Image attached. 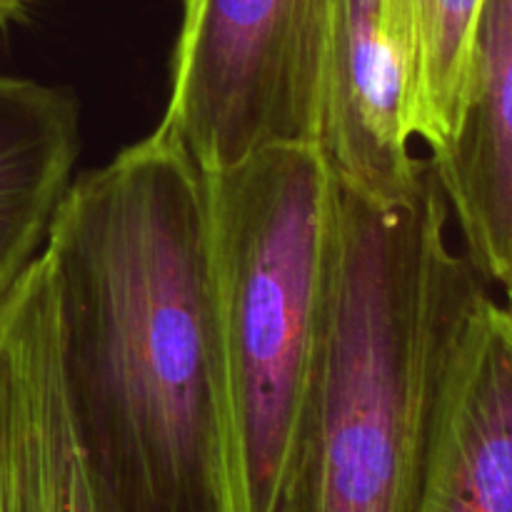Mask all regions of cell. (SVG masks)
I'll list each match as a JSON object with an SVG mask.
<instances>
[{
    "mask_svg": "<svg viewBox=\"0 0 512 512\" xmlns=\"http://www.w3.org/2000/svg\"><path fill=\"white\" fill-rule=\"evenodd\" d=\"M65 398L115 512H218L203 173L158 128L75 178L43 248Z\"/></svg>",
    "mask_w": 512,
    "mask_h": 512,
    "instance_id": "1",
    "label": "cell"
},
{
    "mask_svg": "<svg viewBox=\"0 0 512 512\" xmlns=\"http://www.w3.org/2000/svg\"><path fill=\"white\" fill-rule=\"evenodd\" d=\"M428 160L405 203L340 190L333 303L283 512H415L445 380L488 283Z\"/></svg>",
    "mask_w": 512,
    "mask_h": 512,
    "instance_id": "2",
    "label": "cell"
},
{
    "mask_svg": "<svg viewBox=\"0 0 512 512\" xmlns=\"http://www.w3.org/2000/svg\"><path fill=\"white\" fill-rule=\"evenodd\" d=\"M220 390L218 512H283L333 303L340 185L318 145L203 173Z\"/></svg>",
    "mask_w": 512,
    "mask_h": 512,
    "instance_id": "3",
    "label": "cell"
},
{
    "mask_svg": "<svg viewBox=\"0 0 512 512\" xmlns=\"http://www.w3.org/2000/svg\"><path fill=\"white\" fill-rule=\"evenodd\" d=\"M338 0H180L160 133L200 173L318 145Z\"/></svg>",
    "mask_w": 512,
    "mask_h": 512,
    "instance_id": "4",
    "label": "cell"
},
{
    "mask_svg": "<svg viewBox=\"0 0 512 512\" xmlns=\"http://www.w3.org/2000/svg\"><path fill=\"white\" fill-rule=\"evenodd\" d=\"M413 65L408 0H338L318 148L340 190L383 208L428 168L413 153Z\"/></svg>",
    "mask_w": 512,
    "mask_h": 512,
    "instance_id": "5",
    "label": "cell"
},
{
    "mask_svg": "<svg viewBox=\"0 0 512 512\" xmlns=\"http://www.w3.org/2000/svg\"><path fill=\"white\" fill-rule=\"evenodd\" d=\"M8 398L0 438V512H115L65 398L53 270L40 253L0 300Z\"/></svg>",
    "mask_w": 512,
    "mask_h": 512,
    "instance_id": "6",
    "label": "cell"
},
{
    "mask_svg": "<svg viewBox=\"0 0 512 512\" xmlns=\"http://www.w3.org/2000/svg\"><path fill=\"white\" fill-rule=\"evenodd\" d=\"M415 512H512V313L490 293L450 365Z\"/></svg>",
    "mask_w": 512,
    "mask_h": 512,
    "instance_id": "7",
    "label": "cell"
},
{
    "mask_svg": "<svg viewBox=\"0 0 512 512\" xmlns=\"http://www.w3.org/2000/svg\"><path fill=\"white\" fill-rule=\"evenodd\" d=\"M460 248L485 283L512 280V0H483L458 133L428 155Z\"/></svg>",
    "mask_w": 512,
    "mask_h": 512,
    "instance_id": "8",
    "label": "cell"
},
{
    "mask_svg": "<svg viewBox=\"0 0 512 512\" xmlns=\"http://www.w3.org/2000/svg\"><path fill=\"white\" fill-rule=\"evenodd\" d=\"M80 113L63 88L0 75V300L45 248L75 180Z\"/></svg>",
    "mask_w": 512,
    "mask_h": 512,
    "instance_id": "9",
    "label": "cell"
},
{
    "mask_svg": "<svg viewBox=\"0 0 512 512\" xmlns=\"http://www.w3.org/2000/svg\"><path fill=\"white\" fill-rule=\"evenodd\" d=\"M413 28V138L430 155L458 133L473 78L483 0H408Z\"/></svg>",
    "mask_w": 512,
    "mask_h": 512,
    "instance_id": "10",
    "label": "cell"
},
{
    "mask_svg": "<svg viewBox=\"0 0 512 512\" xmlns=\"http://www.w3.org/2000/svg\"><path fill=\"white\" fill-rule=\"evenodd\" d=\"M30 0H0V30L8 28L10 23L20 18L28 10Z\"/></svg>",
    "mask_w": 512,
    "mask_h": 512,
    "instance_id": "11",
    "label": "cell"
},
{
    "mask_svg": "<svg viewBox=\"0 0 512 512\" xmlns=\"http://www.w3.org/2000/svg\"><path fill=\"white\" fill-rule=\"evenodd\" d=\"M5 398H8V375H5V355H3V345H0V438H3Z\"/></svg>",
    "mask_w": 512,
    "mask_h": 512,
    "instance_id": "12",
    "label": "cell"
},
{
    "mask_svg": "<svg viewBox=\"0 0 512 512\" xmlns=\"http://www.w3.org/2000/svg\"><path fill=\"white\" fill-rule=\"evenodd\" d=\"M503 293H505V298H508V305H505V308H508L510 313H512V280L508 283V288L503 290Z\"/></svg>",
    "mask_w": 512,
    "mask_h": 512,
    "instance_id": "13",
    "label": "cell"
}]
</instances>
